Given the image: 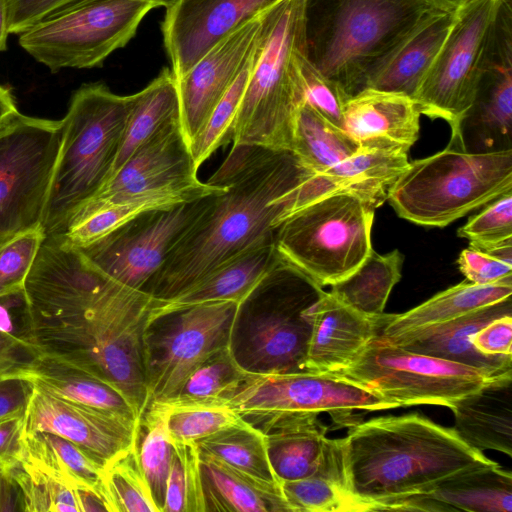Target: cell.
Returning a JSON list of instances; mask_svg holds the SVG:
<instances>
[{
  "label": "cell",
  "mask_w": 512,
  "mask_h": 512,
  "mask_svg": "<svg viewBox=\"0 0 512 512\" xmlns=\"http://www.w3.org/2000/svg\"><path fill=\"white\" fill-rule=\"evenodd\" d=\"M450 409L454 430L470 447L512 455V373L463 396Z\"/></svg>",
  "instance_id": "484cf974"
},
{
  "label": "cell",
  "mask_w": 512,
  "mask_h": 512,
  "mask_svg": "<svg viewBox=\"0 0 512 512\" xmlns=\"http://www.w3.org/2000/svg\"><path fill=\"white\" fill-rule=\"evenodd\" d=\"M281 0H175L166 6L163 42L177 79L235 30Z\"/></svg>",
  "instance_id": "ac0fdd59"
},
{
  "label": "cell",
  "mask_w": 512,
  "mask_h": 512,
  "mask_svg": "<svg viewBox=\"0 0 512 512\" xmlns=\"http://www.w3.org/2000/svg\"><path fill=\"white\" fill-rule=\"evenodd\" d=\"M457 263L466 280L475 284H492L512 277V240L496 245L469 243Z\"/></svg>",
  "instance_id": "c3c4849f"
},
{
  "label": "cell",
  "mask_w": 512,
  "mask_h": 512,
  "mask_svg": "<svg viewBox=\"0 0 512 512\" xmlns=\"http://www.w3.org/2000/svg\"><path fill=\"white\" fill-rule=\"evenodd\" d=\"M316 413L279 418L260 429L278 482L314 474L323 458L328 427Z\"/></svg>",
  "instance_id": "83f0119b"
},
{
  "label": "cell",
  "mask_w": 512,
  "mask_h": 512,
  "mask_svg": "<svg viewBox=\"0 0 512 512\" xmlns=\"http://www.w3.org/2000/svg\"><path fill=\"white\" fill-rule=\"evenodd\" d=\"M375 201L353 192L323 197L287 217L274 232L281 261L321 287L350 275L372 250Z\"/></svg>",
  "instance_id": "9c48e42d"
},
{
  "label": "cell",
  "mask_w": 512,
  "mask_h": 512,
  "mask_svg": "<svg viewBox=\"0 0 512 512\" xmlns=\"http://www.w3.org/2000/svg\"><path fill=\"white\" fill-rule=\"evenodd\" d=\"M18 114L19 111L11 90L6 86L0 85V130Z\"/></svg>",
  "instance_id": "680465c9"
},
{
  "label": "cell",
  "mask_w": 512,
  "mask_h": 512,
  "mask_svg": "<svg viewBox=\"0 0 512 512\" xmlns=\"http://www.w3.org/2000/svg\"><path fill=\"white\" fill-rule=\"evenodd\" d=\"M341 441L347 490L365 511H392L458 472L494 462L454 428L418 413L354 423Z\"/></svg>",
  "instance_id": "3957f363"
},
{
  "label": "cell",
  "mask_w": 512,
  "mask_h": 512,
  "mask_svg": "<svg viewBox=\"0 0 512 512\" xmlns=\"http://www.w3.org/2000/svg\"><path fill=\"white\" fill-rule=\"evenodd\" d=\"M359 144L307 101L300 106L291 151L311 171L323 172L355 154Z\"/></svg>",
  "instance_id": "74e56055"
},
{
  "label": "cell",
  "mask_w": 512,
  "mask_h": 512,
  "mask_svg": "<svg viewBox=\"0 0 512 512\" xmlns=\"http://www.w3.org/2000/svg\"><path fill=\"white\" fill-rule=\"evenodd\" d=\"M25 432L57 434L105 467L136 440L139 421L70 401L35 385Z\"/></svg>",
  "instance_id": "d6986e66"
},
{
  "label": "cell",
  "mask_w": 512,
  "mask_h": 512,
  "mask_svg": "<svg viewBox=\"0 0 512 512\" xmlns=\"http://www.w3.org/2000/svg\"><path fill=\"white\" fill-rule=\"evenodd\" d=\"M255 46L256 43L235 81L189 146L198 169L219 147L231 142V127L250 76Z\"/></svg>",
  "instance_id": "7dc6e473"
},
{
  "label": "cell",
  "mask_w": 512,
  "mask_h": 512,
  "mask_svg": "<svg viewBox=\"0 0 512 512\" xmlns=\"http://www.w3.org/2000/svg\"><path fill=\"white\" fill-rule=\"evenodd\" d=\"M103 489L109 512H160L141 468L136 440L104 467Z\"/></svg>",
  "instance_id": "b9f144b4"
},
{
  "label": "cell",
  "mask_w": 512,
  "mask_h": 512,
  "mask_svg": "<svg viewBox=\"0 0 512 512\" xmlns=\"http://www.w3.org/2000/svg\"><path fill=\"white\" fill-rule=\"evenodd\" d=\"M156 1H157V3H158L159 7H160V6H164V7H166V6H168L169 4H171L172 2H174L175 0H156Z\"/></svg>",
  "instance_id": "6125c7cd"
},
{
  "label": "cell",
  "mask_w": 512,
  "mask_h": 512,
  "mask_svg": "<svg viewBox=\"0 0 512 512\" xmlns=\"http://www.w3.org/2000/svg\"><path fill=\"white\" fill-rule=\"evenodd\" d=\"M457 235L479 245H496L512 240V190L485 205L461 226Z\"/></svg>",
  "instance_id": "f907efd6"
},
{
  "label": "cell",
  "mask_w": 512,
  "mask_h": 512,
  "mask_svg": "<svg viewBox=\"0 0 512 512\" xmlns=\"http://www.w3.org/2000/svg\"><path fill=\"white\" fill-rule=\"evenodd\" d=\"M402 263L398 250L382 255L372 249L350 275L331 285L329 293L355 311L377 318L384 314L389 294L401 278Z\"/></svg>",
  "instance_id": "8d00e7d4"
},
{
  "label": "cell",
  "mask_w": 512,
  "mask_h": 512,
  "mask_svg": "<svg viewBox=\"0 0 512 512\" xmlns=\"http://www.w3.org/2000/svg\"><path fill=\"white\" fill-rule=\"evenodd\" d=\"M422 496L443 511L511 512L512 474L494 461L458 472Z\"/></svg>",
  "instance_id": "1f68e13d"
},
{
  "label": "cell",
  "mask_w": 512,
  "mask_h": 512,
  "mask_svg": "<svg viewBox=\"0 0 512 512\" xmlns=\"http://www.w3.org/2000/svg\"><path fill=\"white\" fill-rule=\"evenodd\" d=\"M387 316H365L325 292L314 308L307 372L332 373L348 366L379 334Z\"/></svg>",
  "instance_id": "cb8c5ba5"
},
{
  "label": "cell",
  "mask_w": 512,
  "mask_h": 512,
  "mask_svg": "<svg viewBox=\"0 0 512 512\" xmlns=\"http://www.w3.org/2000/svg\"><path fill=\"white\" fill-rule=\"evenodd\" d=\"M177 120V78L172 69L164 68L145 88L129 95L128 116L108 180L140 146Z\"/></svg>",
  "instance_id": "4dcf8cb0"
},
{
  "label": "cell",
  "mask_w": 512,
  "mask_h": 512,
  "mask_svg": "<svg viewBox=\"0 0 512 512\" xmlns=\"http://www.w3.org/2000/svg\"><path fill=\"white\" fill-rule=\"evenodd\" d=\"M441 12L429 0H304V56L350 98Z\"/></svg>",
  "instance_id": "277c9868"
},
{
  "label": "cell",
  "mask_w": 512,
  "mask_h": 512,
  "mask_svg": "<svg viewBox=\"0 0 512 512\" xmlns=\"http://www.w3.org/2000/svg\"><path fill=\"white\" fill-rule=\"evenodd\" d=\"M129 95L104 83L83 84L72 95L62 122L41 228L62 234L74 215L107 182L123 136Z\"/></svg>",
  "instance_id": "8992f818"
},
{
  "label": "cell",
  "mask_w": 512,
  "mask_h": 512,
  "mask_svg": "<svg viewBox=\"0 0 512 512\" xmlns=\"http://www.w3.org/2000/svg\"><path fill=\"white\" fill-rule=\"evenodd\" d=\"M27 512H81L77 490L53 474L20 459L8 467Z\"/></svg>",
  "instance_id": "ee69618b"
},
{
  "label": "cell",
  "mask_w": 512,
  "mask_h": 512,
  "mask_svg": "<svg viewBox=\"0 0 512 512\" xmlns=\"http://www.w3.org/2000/svg\"><path fill=\"white\" fill-rule=\"evenodd\" d=\"M222 189V186L197 183L135 195L75 218L61 234L70 245L81 248L149 211L166 209L193 201Z\"/></svg>",
  "instance_id": "f1b7e54d"
},
{
  "label": "cell",
  "mask_w": 512,
  "mask_h": 512,
  "mask_svg": "<svg viewBox=\"0 0 512 512\" xmlns=\"http://www.w3.org/2000/svg\"><path fill=\"white\" fill-rule=\"evenodd\" d=\"M474 347L486 355H512V315L498 317L472 337Z\"/></svg>",
  "instance_id": "11a10c76"
},
{
  "label": "cell",
  "mask_w": 512,
  "mask_h": 512,
  "mask_svg": "<svg viewBox=\"0 0 512 512\" xmlns=\"http://www.w3.org/2000/svg\"><path fill=\"white\" fill-rule=\"evenodd\" d=\"M196 444L201 453L215 456L261 479L279 483L268 459L264 434L250 424L222 430Z\"/></svg>",
  "instance_id": "60d3db41"
},
{
  "label": "cell",
  "mask_w": 512,
  "mask_h": 512,
  "mask_svg": "<svg viewBox=\"0 0 512 512\" xmlns=\"http://www.w3.org/2000/svg\"><path fill=\"white\" fill-rule=\"evenodd\" d=\"M279 484L290 512L365 511L347 490L341 439H327L314 474Z\"/></svg>",
  "instance_id": "d6a6232c"
},
{
  "label": "cell",
  "mask_w": 512,
  "mask_h": 512,
  "mask_svg": "<svg viewBox=\"0 0 512 512\" xmlns=\"http://www.w3.org/2000/svg\"><path fill=\"white\" fill-rule=\"evenodd\" d=\"M301 75L305 101L337 127L344 129V108L349 97L319 73L303 55Z\"/></svg>",
  "instance_id": "816d5d0a"
},
{
  "label": "cell",
  "mask_w": 512,
  "mask_h": 512,
  "mask_svg": "<svg viewBox=\"0 0 512 512\" xmlns=\"http://www.w3.org/2000/svg\"><path fill=\"white\" fill-rule=\"evenodd\" d=\"M261 429L279 418L321 412L344 423L354 411L398 408L374 392L331 373H249L226 403Z\"/></svg>",
  "instance_id": "5bb4252c"
},
{
  "label": "cell",
  "mask_w": 512,
  "mask_h": 512,
  "mask_svg": "<svg viewBox=\"0 0 512 512\" xmlns=\"http://www.w3.org/2000/svg\"><path fill=\"white\" fill-rule=\"evenodd\" d=\"M501 0H472L455 21L415 94L421 114L443 119L451 137L463 138L461 123L470 108L483 55Z\"/></svg>",
  "instance_id": "9a60e30c"
},
{
  "label": "cell",
  "mask_w": 512,
  "mask_h": 512,
  "mask_svg": "<svg viewBox=\"0 0 512 512\" xmlns=\"http://www.w3.org/2000/svg\"><path fill=\"white\" fill-rule=\"evenodd\" d=\"M420 115L412 98L367 88L346 102L344 130L360 148L408 153L419 136Z\"/></svg>",
  "instance_id": "603a6c76"
},
{
  "label": "cell",
  "mask_w": 512,
  "mask_h": 512,
  "mask_svg": "<svg viewBox=\"0 0 512 512\" xmlns=\"http://www.w3.org/2000/svg\"><path fill=\"white\" fill-rule=\"evenodd\" d=\"M325 292L283 263L239 304L230 342L236 362L252 374L307 372L314 308Z\"/></svg>",
  "instance_id": "ba28073f"
},
{
  "label": "cell",
  "mask_w": 512,
  "mask_h": 512,
  "mask_svg": "<svg viewBox=\"0 0 512 512\" xmlns=\"http://www.w3.org/2000/svg\"><path fill=\"white\" fill-rule=\"evenodd\" d=\"M442 12H455L472 0H429Z\"/></svg>",
  "instance_id": "94428289"
},
{
  "label": "cell",
  "mask_w": 512,
  "mask_h": 512,
  "mask_svg": "<svg viewBox=\"0 0 512 512\" xmlns=\"http://www.w3.org/2000/svg\"><path fill=\"white\" fill-rule=\"evenodd\" d=\"M35 390L29 376H13L0 379V422L26 414Z\"/></svg>",
  "instance_id": "db71d44e"
},
{
  "label": "cell",
  "mask_w": 512,
  "mask_h": 512,
  "mask_svg": "<svg viewBox=\"0 0 512 512\" xmlns=\"http://www.w3.org/2000/svg\"><path fill=\"white\" fill-rule=\"evenodd\" d=\"M90 1L92 0H5L8 32L20 35Z\"/></svg>",
  "instance_id": "f5cc1de1"
},
{
  "label": "cell",
  "mask_w": 512,
  "mask_h": 512,
  "mask_svg": "<svg viewBox=\"0 0 512 512\" xmlns=\"http://www.w3.org/2000/svg\"><path fill=\"white\" fill-rule=\"evenodd\" d=\"M24 289L41 353L113 385L140 419L149 405L143 336L153 298L103 274L61 234L45 236Z\"/></svg>",
  "instance_id": "6da1fadb"
},
{
  "label": "cell",
  "mask_w": 512,
  "mask_h": 512,
  "mask_svg": "<svg viewBox=\"0 0 512 512\" xmlns=\"http://www.w3.org/2000/svg\"><path fill=\"white\" fill-rule=\"evenodd\" d=\"M461 131L472 152L512 149V0L499 4Z\"/></svg>",
  "instance_id": "e0dca14e"
},
{
  "label": "cell",
  "mask_w": 512,
  "mask_h": 512,
  "mask_svg": "<svg viewBox=\"0 0 512 512\" xmlns=\"http://www.w3.org/2000/svg\"><path fill=\"white\" fill-rule=\"evenodd\" d=\"M504 315H512L511 297L452 320L382 340L411 352L461 363L500 376L512 373V355L483 354L474 347L472 337L484 325Z\"/></svg>",
  "instance_id": "7402d4cb"
},
{
  "label": "cell",
  "mask_w": 512,
  "mask_h": 512,
  "mask_svg": "<svg viewBox=\"0 0 512 512\" xmlns=\"http://www.w3.org/2000/svg\"><path fill=\"white\" fill-rule=\"evenodd\" d=\"M29 377L53 395L139 421L132 405L117 388L65 361L42 354Z\"/></svg>",
  "instance_id": "836d02e7"
},
{
  "label": "cell",
  "mask_w": 512,
  "mask_h": 512,
  "mask_svg": "<svg viewBox=\"0 0 512 512\" xmlns=\"http://www.w3.org/2000/svg\"><path fill=\"white\" fill-rule=\"evenodd\" d=\"M44 238L42 228L37 227L0 246V295L24 288Z\"/></svg>",
  "instance_id": "681fc988"
},
{
  "label": "cell",
  "mask_w": 512,
  "mask_h": 512,
  "mask_svg": "<svg viewBox=\"0 0 512 512\" xmlns=\"http://www.w3.org/2000/svg\"><path fill=\"white\" fill-rule=\"evenodd\" d=\"M61 120L18 114L0 130V246L41 227Z\"/></svg>",
  "instance_id": "4fadbf2b"
},
{
  "label": "cell",
  "mask_w": 512,
  "mask_h": 512,
  "mask_svg": "<svg viewBox=\"0 0 512 512\" xmlns=\"http://www.w3.org/2000/svg\"><path fill=\"white\" fill-rule=\"evenodd\" d=\"M512 277L492 284L463 281L402 314H388L377 335L387 340L405 332L452 320L511 297Z\"/></svg>",
  "instance_id": "f546056e"
},
{
  "label": "cell",
  "mask_w": 512,
  "mask_h": 512,
  "mask_svg": "<svg viewBox=\"0 0 512 512\" xmlns=\"http://www.w3.org/2000/svg\"><path fill=\"white\" fill-rule=\"evenodd\" d=\"M213 194L144 213L78 249L94 267L112 280L144 291Z\"/></svg>",
  "instance_id": "2e32d148"
},
{
  "label": "cell",
  "mask_w": 512,
  "mask_h": 512,
  "mask_svg": "<svg viewBox=\"0 0 512 512\" xmlns=\"http://www.w3.org/2000/svg\"><path fill=\"white\" fill-rule=\"evenodd\" d=\"M510 190L512 149L471 152L451 137L444 150L409 162L386 199L403 219L445 227Z\"/></svg>",
  "instance_id": "52a82bcc"
},
{
  "label": "cell",
  "mask_w": 512,
  "mask_h": 512,
  "mask_svg": "<svg viewBox=\"0 0 512 512\" xmlns=\"http://www.w3.org/2000/svg\"><path fill=\"white\" fill-rule=\"evenodd\" d=\"M8 23L5 0H0V52L7 49Z\"/></svg>",
  "instance_id": "91938a15"
},
{
  "label": "cell",
  "mask_w": 512,
  "mask_h": 512,
  "mask_svg": "<svg viewBox=\"0 0 512 512\" xmlns=\"http://www.w3.org/2000/svg\"><path fill=\"white\" fill-rule=\"evenodd\" d=\"M156 7V0H92L23 32L19 44L52 73L100 67Z\"/></svg>",
  "instance_id": "8fae6325"
},
{
  "label": "cell",
  "mask_w": 512,
  "mask_h": 512,
  "mask_svg": "<svg viewBox=\"0 0 512 512\" xmlns=\"http://www.w3.org/2000/svg\"><path fill=\"white\" fill-rule=\"evenodd\" d=\"M289 150L232 146L207 180L222 186L170 251L144 291L168 300L237 254L274 239L292 193L309 175Z\"/></svg>",
  "instance_id": "7a4b0ae2"
},
{
  "label": "cell",
  "mask_w": 512,
  "mask_h": 512,
  "mask_svg": "<svg viewBox=\"0 0 512 512\" xmlns=\"http://www.w3.org/2000/svg\"><path fill=\"white\" fill-rule=\"evenodd\" d=\"M8 511H22V503L8 467L0 466V512Z\"/></svg>",
  "instance_id": "6f0895ef"
},
{
  "label": "cell",
  "mask_w": 512,
  "mask_h": 512,
  "mask_svg": "<svg viewBox=\"0 0 512 512\" xmlns=\"http://www.w3.org/2000/svg\"><path fill=\"white\" fill-rule=\"evenodd\" d=\"M41 355L25 289L0 295V379L29 376Z\"/></svg>",
  "instance_id": "f35d334b"
},
{
  "label": "cell",
  "mask_w": 512,
  "mask_h": 512,
  "mask_svg": "<svg viewBox=\"0 0 512 512\" xmlns=\"http://www.w3.org/2000/svg\"><path fill=\"white\" fill-rule=\"evenodd\" d=\"M263 13L216 44L177 79L179 123L189 146L244 66L260 34Z\"/></svg>",
  "instance_id": "44dd1931"
},
{
  "label": "cell",
  "mask_w": 512,
  "mask_h": 512,
  "mask_svg": "<svg viewBox=\"0 0 512 512\" xmlns=\"http://www.w3.org/2000/svg\"><path fill=\"white\" fill-rule=\"evenodd\" d=\"M22 459L53 474L76 490L89 489L98 493L105 501L104 467L69 440L45 431L25 432Z\"/></svg>",
  "instance_id": "d590c367"
},
{
  "label": "cell",
  "mask_w": 512,
  "mask_h": 512,
  "mask_svg": "<svg viewBox=\"0 0 512 512\" xmlns=\"http://www.w3.org/2000/svg\"><path fill=\"white\" fill-rule=\"evenodd\" d=\"M136 447L153 499L162 512L173 442L166 427L165 411L159 404L150 403L139 419Z\"/></svg>",
  "instance_id": "7bdbcfd3"
},
{
  "label": "cell",
  "mask_w": 512,
  "mask_h": 512,
  "mask_svg": "<svg viewBox=\"0 0 512 512\" xmlns=\"http://www.w3.org/2000/svg\"><path fill=\"white\" fill-rule=\"evenodd\" d=\"M162 512H205L196 443L173 442Z\"/></svg>",
  "instance_id": "bcb514c9"
},
{
  "label": "cell",
  "mask_w": 512,
  "mask_h": 512,
  "mask_svg": "<svg viewBox=\"0 0 512 512\" xmlns=\"http://www.w3.org/2000/svg\"><path fill=\"white\" fill-rule=\"evenodd\" d=\"M239 304H198L147 323L143 344L149 404L176 395L197 367L230 347Z\"/></svg>",
  "instance_id": "7c38bea8"
},
{
  "label": "cell",
  "mask_w": 512,
  "mask_h": 512,
  "mask_svg": "<svg viewBox=\"0 0 512 512\" xmlns=\"http://www.w3.org/2000/svg\"><path fill=\"white\" fill-rule=\"evenodd\" d=\"M159 404L165 411L166 427L172 442L197 443L222 430L247 423L235 410L223 403Z\"/></svg>",
  "instance_id": "f6af8a7d"
},
{
  "label": "cell",
  "mask_w": 512,
  "mask_h": 512,
  "mask_svg": "<svg viewBox=\"0 0 512 512\" xmlns=\"http://www.w3.org/2000/svg\"><path fill=\"white\" fill-rule=\"evenodd\" d=\"M249 372L234 359L230 347L212 355L197 367L173 397L171 404H226ZM159 402V401H156Z\"/></svg>",
  "instance_id": "ab89813d"
},
{
  "label": "cell",
  "mask_w": 512,
  "mask_h": 512,
  "mask_svg": "<svg viewBox=\"0 0 512 512\" xmlns=\"http://www.w3.org/2000/svg\"><path fill=\"white\" fill-rule=\"evenodd\" d=\"M205 512H290L280 484L199 452Z\"/></svg>",
  "instance_id": "4316f807"
},
{
  "label": "cell",
  "mask_w": 512,
  "mask_h": 512,
  "mask_svg": "<svg viewBox=\"0 0 512 512\" xmlns=\"http://www.w3.org/2000/svg\"><path fill=\"white\" fill-rule=\"evenodd\" d=\"M197 172L179 120L174 121L140 146L71 221L135 195L197 183Z\"/></svg>",
  "instance_id": "ffe728a7"
},
{
  "label": "cell",
  "mask_w": 512,
  "mask_h": 512,
  "mask_svg": "<svg viewBox=\"0 0 512 512\" xmlns=\"http://www.w3.org/2000/svg\"><path fill=\"white\" fill-rule=\"evenodd\" d=\"M282 264L273 240L255 245L223 262L176 296L164 301L153 299L148 322L198 304L241 303Z\"/></svg>",
  "instance_id": "d4e9b609"
},
{
  "label": "cell",
  "mask_w": 512,
  "mask_h": 512,
  "mask_svg": "<svg viewBox=\"0 0 512 512\" xmlns=\"http://www.w3.org/2000/svg\"><path fill=\"white\" fill-rule=\"evenodd\" d=\"M455 12H441L400 48L369 88L404 94L414 100L420 83L442 47L453 23Z\"/></svg>",
  "instance_id": "e575fe53"
},
{
  "label": "cell",
  "mask_w": 512,
  "mask_h": 512,
  "mask_svg": "<svg viewBox=\"0 0 512 512\" xmlns=\"http://www.w3.org/2000/svg\"><path fill=\"white\" fill-rule=\"evenodd\" d=\"M304 0H281L263 13L254 61L231 127L232 146L292 148L297 112L305 101Z\"/></svg>",
  "instance_id": "5b68a950"
},
{
  "label": "cell",
  "mask_w": 512,
  "mask_h": 512,
  "mask_svg": "<svg viewBox=\"0 0 512 512\" xmlns=\"http://www.w3.org/2000/svg\"><path fill=\"white\" fill-rule=\"evenodd\" d=\"M25 415L0 422V466L9 467L24 451Z\"/></svg>",
  "instance_id": "9f6ffc18"
},
{
  "label": "cell",
  "mask_w": 512,
  "mask_h": 512,
  "mask_svg": "<svg viewBox=\"0 0 512 512\" xmlns=\"http://www.w3.org/2000/svg\"><path fill=\"white\" fill-rule=\"evenodd\" d=\"M331 374L360 385L398 407L432 404L448 408L503 376L411 352L377 336L353 362Z\"/></svg>",
  "instance_id": "30bf717a"
}]
</instances>
